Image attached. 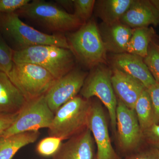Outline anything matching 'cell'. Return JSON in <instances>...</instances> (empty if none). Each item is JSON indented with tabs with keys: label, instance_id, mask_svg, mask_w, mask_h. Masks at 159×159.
<instances>
[{
	"label": "cell",
	"instance_id": "ba28073f",
	"mask_svg": "<svg viewBox=\"0 0 159 159\" xmlns=\"http://www.w3.org/2000/svg\"><path fill=\"white\" fill-rule=\"evenodd\" d=\"M54 114L49 108L44 95L27 101L18 113L13 124L4 132L0 138H6L16 134L37 131L51 126Z\"/></svg>",
	"mask_w": 159,
	"mask_h": 159
},
{
	"label": "cell",
	"instance_id": "5bb4252c",
	"mask_svg": "<svg viewBox=\"0 0 159 159\" xmlns=\"http://www.w3.org/2000/svg\"><path fill=\"white\" fill-rule=\"evenodd\" d=\"M120 21L132 29L159 25V11L150 1L133 0Z\"/></svg>",
	"mask_w": 159,
	"mask_h": 159
},
{
	"label": "cell",
	"instance_id": "ac0fdd59",
	"mask_svg": "<svg viewBox=\"0 0 159 159\" xmlns=\"http://www.w3.org/2000/svg\"><path fill=\"white\" fill-rule=\"evenodd\" d=\"M39 131H31L0 138V159H11L23 147L34 143L38 139Z\"/></svg>",
	"mask_w": 159,
	"mask_h": 159
},
{
	"label": "cell",
	"instance_id": "52a82bcc",
	"mask_svg": "<svg viewBox=\"0 0 159 159\" xmlns=\"http://www.w3.org/2000/svg\"><path fill=\"white\" fill-rule=\"evenodd\" d=\"M111 74L112 70L103 64L93 68L88 74L80 94L86 99L97 97L103 103L108 111L112 129L116 134L118 100L112 85Z\"/></svg>",
	"mask_w": 159,
	"mask_h": 159
},
{
	"label": "cell",
	"instance_id": "d6a6232c",
	"mask_svg": "<svg viewBox=\"0 0 159 159\" xmlns=\"http://www.w3.org/2000/svg\"></svg>",
	"mask_w": 159,
	"mask_h": 159
},
{
	"label": "cell",
	"instance_id": "484cf974",
	"mask_svg": "<svg viewBox=\"0 0 159 159\" xmlns=\"http://www.w3.org/2000/svg\"><path fill=\"white\" fill-rule=\"evenodd\" d=\"M30 2V0H0V14L16 12Z\"/></svg>",
	"mask_w": 159,
	"mask_h": 159
},
{
	"label": "cell",
	"instance_id": "83f0119b",
	"mask_svg": "<svg viewBox=\"0 0 159 159\" xmlns=\"http://www.w3.org/2000/svg\"><path fill=\"white\" fill-rule=\"evenodd\" d=\"M144 142L159 150V124H155L143 132Z\"/></svg>",
	"mask_w": 159,
	"mask_h": 159
},
{
	"label": "cell",
	"instance_id": "277c9868",
	"mask_svg": "<svg viewBox=\"0 0 159 159\" xmlns=\"http://www.w3.org/2000/svg\"><path fill=\"white\" fill-rule=\"evenodd\" d=\"M66 38L75 59L84 66L93 68L106 61L107 52L94 20H89Z\"/></svg>",
	"mask_w": 159,
	"mask_h": 159
},
{
	"label": "cell",
	"instance_id": "d6986e66",
	"mask_svg": "<svg viewBox=\"0 0 159 159\" xmlns=\"http://www.w3.org/2000/svg\"><path fill=\"white\" fill-rule=\"evenodd\" d=\"M133 0H103L98 1L97 12L102 23L109 24L120 21Z\"/></svg>",
	"mask_w": 159,
	"mask_h": 159
},
{
	"label": "cell",
	"instance_id": "8992f818",
	"mask_svg": "<svg viewBox=\"0 0 159 159\" xmlns=\"http://www.w3.org/2000/svg\"><path fill=\"white\" fill-rule=\"evenodd\" d=\"M7 75L27 101L45 95L56 80L46 69L27 63L14 62Z\"/></svg>",
	"mask_w": 159,
	"mask_h": 159
},
{
	"label": "cell",
	"instance_id": "9a60e30c",
	"mask_svg": "<svg viewBox=\"0 0 159 159\" xmlns=\"http://www.w3.org/2000/svg\"><path fill=\"white\" fill-rule=\"evenodd\" d=\"M111 63L113 67L137 79L146 89L157 83L145 63L144 58L140 56L127 53L114 54L112 57Z\"/></svg>",
	"mask_w": 159,
	"mask_h": 159
},
{
	"label": "cell",
	"instance_id": "44dd1931",
	"mask_svg": "<svg viewBox=\"0 0 159 159\" xmlns=\"http://www.w3.org/2000/svg\"><path fill=\"white\" fill-rule=\"evenodd\" d=\"M134 110L142 132L155 124L153 107L147 89L143 91L137 100Z\"/></svg>",
	"mask_w": 159,
	"mask_h": 159
},
{
	"label": "cell",
	"instance_id": "8fae6325",
	"mask_svg": "<svg viewBox=\"0 0 159 159\" xmlns=\"http://www.w3.org/2000/svg\"><path fill=\"white\" fill-rule=\"evenodd\" d=\"M88 128L97 146L95 159H122L112 145L105 113L100 102L91 100Z\"/></svg>",
	"mask_w": 159,
	"mask_h": 159
},
{
	"label": "cell",
	"instance_id": "4dcf8cb0",
	"mask_svg": "<svg viewBox=\"0 0 159 159\" xmlns=\"http://www.w3.org/2000/svg\"><path fill=\"white\" fill-rule=\"evenodd\" d=\"M55 2L57 5L63 9H65L68 11H74L73 0H56Z\"/></svg>",
	"mask_w": 159,
	"mask_h": 159
},
{
	"label": "cell",
	"instance_id": "f1b7e54d",
	"mask_svg": "<svg viewBox=\"0 0 159 159\" xmlns=\"http://www.w3.org/2000/svg\"><path fill=\"white\" fill-rule=\"evenodd\" d=\"M147 89L150 97L154 114L155 124H159V84H155Z\"/></svg>",
	"mask_w": 159,
	"mask_h": 159
},
{
	"label": "cell",
	"instance_id": "7a4b0ae2",
	"mask_svg": "<svg viewBox=\"0 0 159 159\" xmlns=\"http://www.w3.org/2000/svg\"><path fill=\"white\" fill-rule=\"evenodd\" d=\"M16 13L36 23L54 34H62L77 30L84 23L73 13L49 2L34 0Z\"/></svg>",
	"mask_w": 159,
	"mask_h": 159
},
{
	"label": "cell",
	"instance_id": "836d02e7",
	"mask_svg": "<svg viewBox=\"0 0 159 159\" xmlns=\"http://www.w3.org/2000/svg\"></svg>",
	"mask_w": 159,
	"mask_h": 159
},
{
	"label": "cell",
	"instance_id": "cb8c5ba5",
	"mask_svg": "<svg viewBox=\"0 0 159 159\" xmlns=\"http://www.w3.org/2000/svg\"><path fill=\"white\" fill-rule=\"evenodd\" d=\"M62 140L59 138L49 136L42 139L36 146V151L43 157L54 156L58 151L62 144Z\"/></svg>",
	"mask_w": 159,
	"mask_h": 159
},
{
	"label": "cell",
	"instance_id": "ffe728a7",
	"mask_svg": "<svg viewBox=\"0 0 159 159\" xmlns=\"http://www.w3.org/2000/svg\"><path fill=\"white\" fill-rule=\"evenodd\" d=\"M155 34L152 28L142 27L134 29L126 53L145 58L148 54L149 45L153 41Z\"/></svg>",
	"mask_w": 159,
	"mask_h": 159
},
{
	"label": "cell",
	"instance_id": "603a6c76",
	"mask_svg": "<svg viewBox=\"0 0 159 159\" xmlns=\"http://www.w3.org/2000/svg\"><path fill=\"white\" fill-rule=\"evenodd\" d=\"M73 1L74 5L73 14L84 23L90 20L96 1L95 0Z\"/></svg>",
	"mask_w": 159,
	"mask_h": 159
},
{
	"label": "cell",
	"instance_id": "2e32d148",
	"mask_svg": "<svg viewBox=\"0 0 159 159\" xmlns=\"http://www.w3.org/2000/svg\"><path fill=\"white\" fill-rule=\"evenodd\" d=\"M134 30L120 21L109 25L102 23L99 30L107 52L113 54L126 53Z\"/></svg>",
	"mask_w": 159,
	"mask_h": 159
},
{
	"label": "cell",
	"instance_id": "4fadbf2b",
	"mask_svg": "<svg viewBox=\"0 0 159 159\" xmlns=\"http://www.w3.org/2000/svg\"><path fill=\"white\" fill-rule=\"evenodd\" d=\"M111 81L117 99L134 110L137 100L146 88L139 80L113 67Z\"/></svg>",
	"mask_w": 159,
	"mask_h": 159
},
{
	"label": "cell",
	"instance_id": "9c48e42d",
	"mask_svg": "<svg viewBox=\"0 0 159 159\" xmlns=\"http://www.w3.org/2000/svg\"><path fill=\"white\" fill-rule=\"evenodd\" d=\"M117 100L116 134L118 146L122 152L128 155L142 148L143 132L134 110Z\"/></svg>",
	"mask_w": 159,
	"mask_h": 159
},
{
	"label": "cell",
	"instance_id": "1f68e13d",
	"mask_svg": "<svg viewBox=\"0 0 159 159\" xmlns=\"http://www.w3.org/2000/svg\"><path fill=\"white\" fill-rule=\"evenodd\" d=\"M150 1L153 6L159 11V0H152Z\"/></svg>",
	"mask_w": 159,
	"mask_h": 159
},
{
	"label": "cell",
	"instance_id": "7c38bea8",
	"mask_svg": "<svg viewBox=\"0 0 159 159\" xmlns=\"http://www.w3.org/2000/svg\"><path fill=\"white\" fill-rule=\"evenodd\" d=\"M94 140L88 128L62 143L54 159H95Z\"/></svg>",
	"mask_w": 159,
	"mask_h": 159
},
{
	"label": "cell",
	"instance_id": "30bf717a",
	"mask_svg": "<svg viewBox=\"0 0 159 159\" xmlns=\"http://www.w3.org/2000/svg\"><path fill=\"white\" fill-rule=\"evenodd\" d=\"M87 75V73L75 67L56 80L44 95L47 104L54 114L61 106L78 96Z\"/></svg>",
	"mask_w": 159,
	"mask_h": 159
},
{
	"label": "cell",
	"instance_id": "e0dca14e",
	"mask_svg": "<svg viewBox=\"0 0 159 159\" xmlns=\"http://www.w3.org/2000/svg\"><path fill=\"white\" fill-rule=\"evenodd\" d=\"M26 102L7 74L0 71V115L19 112Z\"/></svg>",
	"mask_w": 159,
	"mask_h": 159
},
{
	"label": "cell",
	"instance_id": "f546056e",
	"mask_svg": "<svg viewBox=\"0 0 159 159\" xmlns=\"http://www.w3.org/2000/svg\"><path fill=\"white\" fill-rule=\"evenodd\" d=\"M18 112L0 115V136L11 126L15 121Z\"/></svg>",
	"mask_w": 159,
	"mask_h": 159
},
{
	"label": "cell",
	"instance_id": "d4e9b609",
	"mask_svg": "<svg viewBox=\"0 0 159 159\" xmlns=\"http://www.w3.org/2000/svg\"><path fill=\"white\" fill-rule=\"evenodd\" d=\"M13 50L0 34V71L8 74L13 66Z\"/></svg>",
	"mask_w": 159,
	"mask_h": 159
},
{
	"label": "cell",
	"instance_id": "4316f807",
	"mask_svg": "<svg viewBox=\"0 0 159 159\" xmlns=\"http://www.w3.org/2000/svg\"><path fill=\"white\" fill-rule=\"evenodd\" d=\"M123 159H159V150L150 146L142 148Z\"/></svg>",
	"mask_w": 159,
	"mask_h": 159
},
{
	"label": "cell",
	"instance_id": "6da1fadb",
	"mask_svg": "<svg viewBox=\"0 0 159 159\" xmlns=\"http://www.w3.org/2000/svg\"><path fill=\"white\" fill-rule=\"evenodd\" d=\"M0 34L13 51L43 45L70 49L65 35L41 32L24 22L16 12L0 14Z\"/></svg>",
	"mask_w": 159,
	"mask_h": 159
},
{
	"label": "cell",
	"instance_id": "7402d4cb",
	"mask_svg": "<svg viewBox=\"0 0 159 159\" xmlns=\"http://www.w3.org/2000/svg\"><path fill=\"white\" fill-rule=\"evenodd\" d=\"M151 74L159 84V46L152 41L148 48V54L144 58Z\"/></svg>",
	"mask_w": 159,
	"mask_h": 159
},
{
	"label": "cell",
	"instance_id": "5b68a950",
	"mask_svg": "<svg viewBox=\"0 0 159 159\" xmlns=\"http://www.w3.org/2000/svg\"><path fill=\"white\" fill-rule=\"evenodd\" d=\"M91 99L77 96L61 106L54 114L49 136L68 140L88 128Z\"/></svg>",
	"mask_w": 159,
	"mask_h": 159
},
{
	"label": "cell",
	"instance_id": "3957f363",
	"mask_svg": "<svg viewBox=\"0 0 159 159\" xmlns=\"http://www.w3.org/2000/svg\"><path fill=\"white\" fill-rule=\"evenodd\" d=\"M13 60L39 66L57 80L75 68L76 59L70 49L43 45L13 51Z\"/></svg>",
	"mask_w": 159,
	"mask_h": 159
}]
</instances>
